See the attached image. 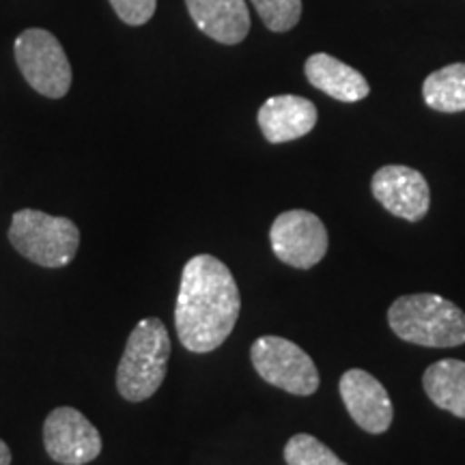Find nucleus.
Masks as SVG:
<instances>
[{
	"mask_svg": "<svg viewBox=\"0 0 465 465\" xmlns=\"http://www.w3.org/2000/svg\"><path fill=\"white\" fill-rule=\"evenodd\" d=\"M242 311L240 289L223 261L196 254L185 263L179 284L174 325L192 353H209L229 339Z\"/></svg>",
	"mask_w": 465,
	"mask_h": 465,
	"instance_id": "obj_1",
	"label": "nucleus"
},
{
	"mask_svg": "<svg viewBox=\"0 0 465 465\" xmlns=\"http://www.w3.org/2000/svg\"><path fill=\"white\" fill-rule=\"evenodd\" d=\"M388 325L411 345L446 349L465 345V312L435 293L401 295L388 308Z\"/></svg>",
	"mask_w": 465,
	"mask_h": 465,
	"instance_id": "obj_2",
	"label": "nucleus"
},
{
	"mask_svg": "<svg viewBox=\"0 0 465 465\" xmlns=\"http://www.w3.org/2000/svg\"><path fill=\"white\" fill-rule=\"evenodd\" d=\"M171 360V336L158 317L143 319L127 339L116 369V388L125 401L141 403L153 397L164 383Z\"/></svg>",
	"mask_w": 465,
	"mask_h": 465,
	"instance_id": "obj_3",
	"label": "nucleus"
},
{
	"mask_svg": "<svg viewBox=\"0 0 465 465\" xmlns=\"http://www.w3.org/2000/svg\"><path fill=\"white\" fill-rule=\"evenodd\" d=\"M9 242L22 257L42 267H65L80 246V231L69 218L50 216L37 209L14 213Z\"/></svg>",
	"mask_w": 465,
	"mask_h": 465,
	"instance_id": "obj_4",
	"label": "nucleus"
},
{
	"mask_svg": "<svg viewBox=\"0 0 465 465\" xmlns=\"http://www.w3.org/2000/svg\"><path fill=\"white\" fill-rule=\"evenodd\" d=\"M254 371L267 383L295 397H311L319 391V371L304 349L282 336H261L250 349Z\"/></svg>",
	"mask_w": 465,
	"mask_h": 465,
	"instance_id": "obj_5",
	"label": "nucleus"
},
{
	"mask_svg": "<svg viewBox=\"0 0 465 465\" xmlns=\"http://www.w3.org/2000/svg\"><path fill=\"white\" fill-rule=\"evenodd\" d=\"M17 67L35 91L50 100H61L72 86V65L54 35L44 28H28L14 45Z\"/></svg>",
	"mask_w": 465,
	"mask_h": 465,
	"instance_id": "obj_6",
	"label": "nucleus"
},
{
	"mask_svg": "<svg viewBox=\"0 0 465 465\" xmlns=\"http://www.w3.org/2000/svg\"><path fill=\"white\" fill-rule=\"evenodd\" d=\"M272 250L282 263L295 270H311L328 254V229L322 218L306 209L281 213L270 229Z\"/></svg>",
	"mask_w": 465,
	"mask_h": 465,
	"instance_id": "obj_7",
	"label": "nucleus"
},
{
	"mask_svg": "<svg viewBox=\"0 0 465 465\" xmlns=\"http://www.w3.org/2000/svg\"><path fill=\"white\" fill-rule=\"evenodd\" d=\"M45 452L63 465H86L102 452V435L74 407H56L44 424Z\"/></svg>",
	"mask_w": 465,
	"mask_h": 465,
	"instance_id": "obj_8",
	"label": "nucleus"
},
{
	"mask_svg": "<svg viewBox=\"0 0 465 465\" xmlns=\"http://www.w3.org/2000/svg\"><path fill=\"white\" fill-rule=\"evenodd\" d=\"M371 192L386 212L407 223L422 220L431 207L427 179L410 166L391 164L380 168L371 179Z\"/></svg>",
	"mask_w": 465,
	"mask_h": 465,
	"instance_id": "obj_9",
	"label": "nucleus"
},
{
	"mask_svg": "<svg viewBox=\"0 0 465 465\" xmlns=\"http://www.w3.org/2000/svg\"><path fill=\"white\" fill-rule=\"evenodd\" d=\"M339 392L349 416L360 429L371 435H381L391 429L394 407L383 383L362 369H349L341 377Z\"/></svg>",
	"mask_w": 465,
	"mask_h": 465,
	"instance_id": "obj_10",
	"label": "nucleus"
},
{
	"mask_svg": "<svg viewBox=\"0 0 465 465\" xmlns=\"http://www.w3.org/2000/svg\"><path fill=\"white\" fill-rule=\"evenodd\" d=\"M257 121L267 143L282 144L312 132L317 125V108L306 97L274 95L261 106Z\"/></svg>",
	"mask_w": 465,
	"mask_h": 465,
	"instance_id": "obj_11",
	"label": "nucleus"
},
{
	"mask_svg": "<svg viewBox=\"0 0 465 465\" xmlns=\"http://www.w3.org/2000/svg\"><path fill=\"white\" fill-rule=\"evenodd\" d=\"M190 17L213 42L224 45L242 44L250 33L246 0H185Z\"/></svg>",
	"mask_w": 465,
	"mask_h": 465,
	"instance_id": "obj_12",
	"label": "nucleus"
},
{
	"mask_svg": "<svg viewBox=\"0 0 465 465\" xmlns=\"http://www.w3.org/2000/svg\"><path fill=\"white\" fill-rule=\"evenodd\" d=\"M304 74L308 83L336 102H362L371 93L369 83L358 69L349 67L347 63L325 54V52H319V54L308 58Z\"/></svg>",
	"mask_w": 465,
	"mask_h": 465,
	"instance_id": "obj_13",
	"label": "nucleus"
},
{
	"mask_svg": "<svg viewBox=\"0 0 465 465\" xmlns=\"http://www.w3.org/2000/svg\"><path fill=\"white\" fill-rule=\"evenodd\" d=\"M422 388L435 407L465 418V362L455 358L438 360L424 371Z\"/></svg>",
	"mask_w": 465,
	"mask_h": 465,
	"instance_id": "obj_14",
	"label": "nucleus"
},
{
	"mask_svg": "<svg viewBox=\"0 0 465 465\" xmlns=\"http://www.w3.org/2000/svg\"><path fill=\"white\" fill-rule=\"evenodd\" d=\"M422 97L438 113H463L465 110V63H452L429 74L422 84Z\"/></svg>",
	"mask_w": 465,
	"mask_h": 465,
	"instance_id": "obj_15",
	"label": "nucleus"
},
{
	"mask_svg": "<svg viewBox=\"0 0 465 465\" xmlns=\"http://www.w3.org/2000/svg\"><path fill=\"white\" fill-rule=\"evenodd\" d=\"M284 461L287 465H347L322 440L308 433H298L287 441Z\"/></svg>",
	"mask_w": 465,
	"mask_h": 465,
	"instance_id": "obj_16",
	"label": "nucleus"
},
{
	"mask_svg": "<svg viewBox=\"0 0 465 465\" xmlns=\"http://www.w3.org/2000/svg\"><path fill=\"white\" fill-rule=\"evenodd\" d=\"M272 33H287L300 22L302 0H250Z\"/></svg>",
	"mask_w": 465,
	"mask_h": 465,
	"instance_id": "obj_17",
	"label": "nucleus"
},
{
	"mask_svg": "<svg viewBox=\"0 0 465 465\" xmlns=\"http://www.w3.org/2000/svg\"><path fill=\"white\" fill-rule=\"evenodd\" d=\"M114 14L130 26H143L153 17L158 0H110Z\"/></svg>",
	"mask_w": 465,
	"mask_h": 465,
	"instance_id": "obj_18",
	"label": "nucleus"
},
{
	"mask_svg": "<svg viewBox=\"0 0 465 465\" xmlns=\"http://www.w3.org/2000/svg\"><path fill=\"white\" fill-rule=\"evenodd\" d=\"M0 465H11V450L3 440H0Z\"/></svg>",
	"mask_w": 465,
	"mask_h": 465,
	"instance_id": "obj_19",
	"label": "nucleus"
}]
</instances>
